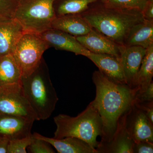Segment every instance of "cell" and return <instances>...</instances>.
<instances>
[{"instance_id": "6da1fadb", "label": "cell", "mask_w": 153, "mask_h": 153, "mask_svg": "<svg viewBox=\"0 0 153 153\" xmlns=\"http://www.w3.org/2000/svg\"><path fill=\"white\" fill-rule=\"evenodd\" d=\"M92 78L96 96L91 102L98 110L102 121L100 142H108L112 139L120 119L134 104L137 90L111 82L99 70L93 72Z\"/></svg>"}, {"instance_id": "7a4b0ae2", "label": "cell", "mask_w": 153, "mask_h": 153, "mask_svg": "<svg viewBox=\"0 0 153 153\" xmlns=\"http://www.w3.org/2000/svg\"><path fill=\"white\" fill-rule=\"evenodd\" d=\"M81 15L91 28L120 45L131 29L145 20L141 11L108 7L102 1L93 3Z\"/></svg>"}, {"instance_id": "3957f363", "label": "cell", "mask_w": 153, "mask_h": 153, "mask_svg": "<svg viewBox=\"0 0 153 153\" xmlns=\"http://www.w3.org/2000/svg\"><path fill=\"white\" fill-rule=\"evenodd\" d=\"M21 85L38 120L49 118L55 110L58 97L50 78L49 68L43 57L31 74L22 77Z\"/></svg>"}, {"instance_id": "277c9868", "label": "cell", "mask_w": 153, "mask_h": 153, "mask_svg": "<svg viewBox=\"0 0 153 153\" xmlns=\"http://www.w3.org/2000/svg\"><path fill=\"white\" fill-rule=\"evenodd\" d=\"M54 120L57 127L54 138L74 137L95 149L98 147L97 139L102 134V121L98 110L91 102L76 117L60 114L54 117Z\"/></svg>"}, {"instance_id": "5b68a950", "label": "cell", "mask_w": 153, "mask_h": 153, "mask_svg": "<svg viewBox=\"0 0 153 153\" xmlns=\"http://www.w3.org/2000/svg\"><path fill=\"white\" fill-rule=\"evenodd\" d=\"M55 0H18L14 18L22 25L25 33L40 34L51 28L56 18Z\"/></svg>"}, {"instance_id": "8992f818", "label": "cell", "mask_w": 153, "mask_h": 153, "mask_svg": "<svg viewBox=\"0 0 153 153\" xmlns=\"http://www.w3.org/2000/svg\"><path fill=\"white\" fill-rule=\"evenodd\" d=\"M49 48L40 34L32 33L23 34L12 54L21 70L22 77L30 75L38 67L43 54Z\"/></svg>"}, {"instance_id": "52a82bcc", "label": "cell", "mask_w": 153, "mask_h": 153, "mask_svg": "<svg viewBox=\"0 0 153 153\" xmlns=\"http://www.w3.org/2000/svg\"><path fill=\"white\" fill-rule=\"evenodd\" d=\"M0 114L11 115L38 120L25 97L21 84L0 87Z\"/></svg>"}, {"instance_id": "ba28073f", "label": "cell", "mask_w": 153, "mask_h": 153, "mask_svg": "<svg viewBox=\"0 0 153 153\" xmlns=\"http://www.w3.org/2000/svg\"><path fill=\"white\" fill-rule=\"evenodd\" d=\"M125 123L127 130L134 142L153 143V124L134 102L127 112Z\"/></svg>"}, {"instance_id": "9c48e42d", "label": "cell", "mask_w": 153, "mask_h": 153, "mask_svg": "<svg viewBox=\"0 0 153 153\" xmlns=\"http://www.w3.org/2000/svg\"><path fill=\"white\" fill-rule=\"evenodd\" d=\"M98 67L99 71L111 82L127 85L120 57L106 54L90 52L86 56Z\"/></svg>"}, {"instance_id": "30bf717a", "label": "cell", "mask_w": 153, "mask_h": 153, "mask_svg": "<svg viewBox=\"0 0 153 153\" xmlns=\"http://www.w3.org/2000/svg\"><path fill=\"white\" fill-rule=\"evenodd\" d=\"M35 121L23 117L0 114V138L10 141L30 136Z\"/></svg>"}, {"instance_id": "8fae6325", "label": "cell", "mask_w": 153, "mask_h": 153, "mask_svg": "<svg viewBox=\"0 0 153 153\" xmlns=\"http://www.w3.org/2000/svg\"><path fill=\"white\" fill-rule=\"evenodd\" d=\"M49 47L73 52L86 57L90 52L83 47L76 37L57 29L50 28L40 34Z\"/></svg>"}, {"instance_id": "7c38bea8", "label": "cell", "mask_w": 153, "mask_h": 153, "mask_svg": "<svg viewBox=\"0 0 153 153\" xmlns=\"http://www.w3.org/2000/svg\"><path fill=\"white\" fill-rule=\"evenodd\" d=\"M127 112L120 119L111 140L108 142H99L98 147L96 149L97 153H133L134 142L126 128Z\"/></svg>"}, {"instance_id": "4fadbf2b", "label": "cell", "mask_w": 153, "mask_h": 153, "mask_svg": "<svg viewBox=\"0 0 153 153\" xmlns=\"http://www.w3.org/2000/svg\"><path fill=\"white\" fill-rule=\"evenodd\" d=\"M25 33L22 25L15 18L0 16V57L13 54Z\"/></svg>"}, {"instance_id": "5bb4252c", "label": "cell", "mask_w": 153, "mask_h": 153, "mask_svg": "<svg viewBox=\"0 0 153 153\" xmlns=\"http://www.w3.org/2000/svg\"><path fill=\"white\" fill-rule=\"evenodd\" d=\"M76 40L89 52L96 54H106L120 57L121 45L92 28L84 36L76 37Z\"/></svg>"}, {"instance_id": "9a60e30c", "label": "cell", "mask_w": 153, "mask_h": 153, "mask_svg": "<svg viewBox=\"0 0 153 153\" xmlns=\"http://www.w3.org/2000/svg\"><path fill=\"white\" fill-rule=\"evenodd\" d=\"M146 51L139 46H121L120 57L124 73L127 84L131 88Z\"/></svg>"}, {"instance_id": "2e32d148", "label": "cell", "mask_w": 153, "mask_h": 153, "mask_svg": "<svg viewBox=\"0 0 153 153\" xmlns=\"http://www.w3.org/2000/svg\"><path fill=\"white\" fill-rule=\"evenodd\" d=\"M33 135L34 137L49 143L59 153H97L95 148L84 141L74 137L55 139L44 136L36 132H34Z\"/></svg>"}, {"instance_id": "e0dca14e", "label": "cell", "mask_w": 153, "mask_h": 153, "mask_svg": "<svg viewBox=\"0 0 153 153\" xmlns=\"http://www.w3.org/2000/svg\"><path fill=\"white\" fill-rule=\"evenodd\" d=\"M51 28L61 30L75 37L86 35L92 29L79 14H66L56 17L52 21Z\"/></svg>"}, {"instance_id": "ac0fdd59", "label": "cell", "mask_w": 153, "mask_h": 153, "mask_svg": "<svg viewBox=\"0 0 153 153\" xmlns=\"http://www.w3.org/2000/svg\"><path fill=\"white\" fill-rule=\"evenodd\" d=\"M126 46H139L145 49L153 45V21L145 20L130 31L125 41Z\"/></svg>"}, {"instance_id": "d6986e66", "label": "cell", "mask_w": 153, "mask_h": 153, "mask_svg": "<svg viewBox=\"0 0 153 153\" xmlns=\"http://www.w3.org/2000/svg\"><path fill=\"white\" fill-rule=\"evenodd\" d=\"M153 76V45L147 49L146 53L138 71L132 88H136V94L146 90L152 82Z\"/></svg>"}, {"instance_id": "ffe728a7", "label": "cell", "mask_w": 153, "mask_h": 153, "mask_svg": "<svg viewBox=\"0 0 153 153\" xmlns=\"http://www.w3.org/2000/svg\"><path fill=\"white\" fill-rule=\"evenodd\" d=\"M22 74L12 54L0 57V87L21 84Z\"/></svg>"}, {"instance_id": "44dd1931", "label": "cell", "mask_w": 153, "mask_h": 153, "mask_svg": "<svg viewBox=\"0 0 153 153\" xmlns=\"http://www.w3.org/2000/svg\"><path fill=\"white\" fill-rule=\"evenodd\" d=\"M106 0H55L53 8L56 17L68 14H81L93 3Z\"/></svg>"}, {"instance_id": "7402d4cb", "label": "cell", "mask_w": 153, "mask_h": 153, "mask_svg": "<svg viewBox=\"0 0 153 153\" xmlns=\"http://www.w3.org/2000/svg\"><path fill=\"white\" fill-rule=\"evenodd\" d=\"M149 0H106L104 2L108 7L119 9H136L142 12Z\"/></svg>"}, {"instance_id": "603a6c76", "label": "cell", "mask_w": 153, "mask_h": 153, "mask_svg": "<svg viewBox=\"0 0 153 153\" xmlns=\"http://www.w3.org/2000/svg\"><path fill=\"white\" fill-rule=\"evenodd\" d=\"M33 139V134L21 139L9 141L7 153H27V149Z\"/></svg>"}, {"instance_id": "cb8c5ba5", "label": "cell", "mask_w": 153, "mask_h": 153, "mask_svg": "<svg viewBox=\"0 0 153 153\" xmlns=\"http://www.w3.org/2000/svg\"><path fill=\"white\" fill-rule=\"evenodd\" d=\"M28 152L31 153H55L52 146L46 141L33 137L32 143L28 146Z\"/></svg>"}, {"instance_id": "d4e9b609", "label": "cell", "mask_w": 153, "mask_h": 153, "mask_svg": "<svg viewBox=\"0 0 153 153\" xmlns=\"http://www.w3.org/2000/svg\"><path fill=\"white\" fill-rule=\"evenodd\" d=\"M18 0H0V16L14 18Z\"/></svg>"}, {"instance_id": "484cf974", "label": "cell", "mask_w": 153, "mask_h": 153, "mask_svg": "<svg viewBox=\"0 0 153 153\" xmlns=\"http://www.w3.org/2000/svg\"><path fill=\"white\" fill-rule=\"evenodd\" d=\"M153 101V82L149 85L146 90L140 93L136 94L134 102L137 103Z\"/></svg>"}, {"instance_id": "4316f807", "label": "cell", "mask_w": 153, "mask_h": 153, "mask_svg": "<svg viewBox=\"0 0 153 153\" xmlns=\"http://www.w3.org/2000/svg\"><path fill=\"white\" fill-rule=\"evenodd\" d=\"M153 153V142L145 141L134 142L133 148V153Z\"/></svg>"}, {"instance_id": "83f0119b", "label": "cell", "mask_w": 153, "mask_h": 153, "mask_svg": "<svg viewBox=\"0 0 153 153\" xmlns=\"http://www.w3.org/2000/svg\"><path fill=\"white\" fill-rule=\"evenodd\" d=\"M135 104L144 112L151 123L153 124V101L137 103Z\"/></svg>"}, {"instance_id": "f1b7e54d", "label": "cell", "mask_w": 153, "mask_h": 153, "mask_svg": "<svg viewBox=\"0 0 153 153\" xmlns=\"http://www.w3.org/2000/svg\"><path fill=\"white\" fill-rule=\"evenodd\" d=\"M142 12L145 20L153 21V0L148 2Z\"/></svg>"}, {"instance_id": "f546056e", "label": "cell", "mask_w": 153, "mask_h": 153, "mask_svg": "<svg viewBox=\"0 0 153 153\" xmlns=\"http://www.w3.org/2000/svg\"><path fill=\"white\" fill-rule=\"evenodd\" d=\"M9 141L5 139L0 138V153H7Z\"/></svg>"}]
</instances>
